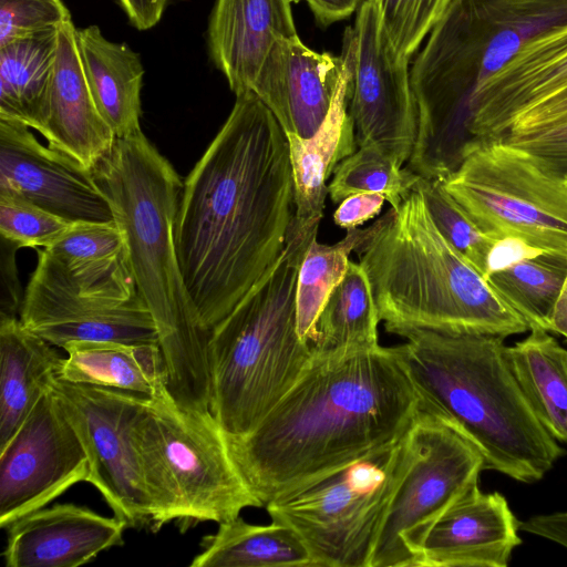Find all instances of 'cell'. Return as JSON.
Wrapping results in <instances>:
<instances>
[{
  "label": "cell",
  "instance_id": "1",
  "mask_svg": "<svg viewBox=\"0 0 567 567\" xmlns=\"http://www.w3.org/2000/svg\"><path fill=\"white\" fill-rule=\"evenodd\" d=\"M292 208L286 133L254 92L238 94L184 181L176 215L177 259L203 329L210 332L277 259Z\"/></svg>",
  "mask_w": 567,
  "mask_h": 567
},
{
  "label": "cell",
  "instance_id": "2",
  "mask_svg": "<svg viewBox=\"0 0 567 567\" xmlns=\"http://www.w3.org/2000/svg\"><path fill=\"white\" fill-rule=\"evenodd\" d=\"M423 399L396 347L319 352L248 434L227 436L251 491L270 501L401 439Z\"/></svg>",
  "mask_w": 567,
  "mask_h": 567
},
{
  "label": "cell",
  "instance_id": "3",
  "mask_svg": "<svg viewBox=\"0 0 567 567\" xmlns=\"http://www.w3.org/2000/svg\"><path fill=\"white\" fill-rule=\"evenodd\" d=\"M92 173L124 234L138 292L153 316L167 390L185 409L210 410L209 332L198 321L175 246L184 182L142 131L116 138Z\"/></svg>",
  "mask_w": 567,
  "mask_h": 567
},
{
  "label": "cell",
  "instance_id": "4",
  "mask_svg": "<svg viewBox=\"0 0 567 567\" xmlns=\"http://www.w3.org/2000/svg\"><path fill=\"white\" fill-rule=\"evenodd\" d=\"M357 249L390 333L427 329L506 338L529 326L501 290L439 230L413 187Z\"/></svg>",
  "mask_w": 567,
  "mask_h": 567
},
{
  "label": "cell",
  "instance_id": "5",
  "mask_svg": "<svg viewBox=\"0 0 567 567\" xmlns=\"http://www.w3.org/2000/svg\"><path fill=\"white\" fill-rule=\"evenodd\" d=\"M398 346L421 396L480 450L484 470L534 483L565 450L537 419L509 365L504 338L404 329Z\"/></svg>",
  "mask_w": 567,
  "mask_h": 567
},
{
  "label": "cell",
  "instance_id": "6",
  "mask_svg": "<svg viewBox=\"0 0 567 567\" xmlns=\"http://www.w3.org/2000/svg\"><path fill=\"white\" fill-rule=\"evenodd\" d=\"M567 24V0H451L410 71L417 133L408 168L445 172L466 143L471 100L530 40Z\"/></svg>",
  "mask_w": 567,
  "mask_h": 567
},
{
  "label": "cell",
  "instance_id": "7",
  "mask_svg": "<svg viewBox=\"0 0 567 567\" xmlns=\"http://www.w3.org/2000/svg\"><path fill=\"white\" fill-rule=\"evenodd\" d=\"M319 224L292 217L277 259L209 332L210 411L227 436L250 433L311 359L298 332L297 284Z\"/></svg>",
  "mask_w": 567,
  "mask_h": 567
},
{
  "label": "cell",
  "instance_id": "8",
  "mask_svg": "<svg viewBox=\"0 0 567 567\" xmlns=\"http://www.w3.org/2000/svg\"><path fill=\"white\" fill-rule=\"evenodd\" d=\"M411 461L399 440L313 478L265 505L291 527L315 567H369L394 492Z\"/></svg>",
  "mask_w": 567,
  "mask_h": 567
},
{
  "label": "cell",
  "instance_id": "9",
  "mask_svg": "<svg viewBox=\"0 0 567 567\" xmlns=\"http://www.w3.org/2000/svg\"><path fill=\"white\" fill-rule=\"evenodd\" d=\"M440 181L486 236L567 258V177L544 158L504 138L471 140Z\"/></svg>",
  "mask_w": 567,
  "mask_h": 567
},
{
  "label": "cell",
  "instance_id": "10",
  "mask_svg": "<svg viewBox=\"0 0 567 567\" xmlns=\"http://www.w3.org/2000/svg\"><path fill=\"white\" fill-rule=\"evenodd\" d=\"M408 437L411 461L390 503L369 567H419L432 525L478 484L484 471L480 450L424 399Z\"/></svg>",
  "mask_w": 567,
  "mask_h": 567
},
{
  "label": "cell",
  "instance_id": "11",
  "mask_svg": "<svg viewBox=\"0 0 567 567\" xmlns=\"http://www.w3.org/2000/svg\"><path fill=\"white\" fill-rule=\"evenodd\" d=\"M21 322L64 348L72 341L156 343L158 333L130 261L101 276L69 274L44 248L24 290Z\"/></svg>",
  "mask_w": 567,
  "mask_h": 567
},
{
  "label": "cell",
  "instance_id": "12",
  "mask_svg": "<svg viewBox=\"0 0 567 567\" xmlns=\"http://www.w3.org/2000/svg\"><path fill=\"white\" fill-rule=\"evenodd\" d=\"M145 416L183 505L182 532L223 523L262 507L235 462L227 436L210 410L181 406L163 380L147 396Z\"/></svg>",
  "mask_w": 567,
  "mask_h": 567
},
{
  "label": "cell",
  "instance_id": "13",
  "mask_svg": "<svg viewBox=\"0 0 567 567\" xmlns=\"http://www.w3.org/2000/svg\"><path fill=\"white\" fill-rule=\"evenodd\" d=\"M86 450V480L127 527L153 528L135 423L147 395L55 377L50 383Z\"/></svg>",
  "mask_w": 567,
  "mask_h": 567
},
{
  "label": "cell",
  "instance_id": "14",
  "mask_svg": "<svg viewBox=\"0 0 567 567\" xmlns=\"http://www.w3.org/2000/svg\"><path fill=\"white\" fill-rule=\"evenodd\" d=\"M341 55L350 72L349 113L358 147L374 145L399 166L409 161L417 133V110L409 60L389 39L379 0H364L347 28Z\"/></svg>",
  "mask_w": 567,
  "mask_h": 567
},
{
  "label": "cell",
  "instance_id": "15",
  "mask_svg": "<svg viewBox=\"0 0 567 567\" xmlns=\"http://www.w3.org/2000/svg\"><path fill=\"white\" fill-rule=\"evenodd\" d=\"M89 474L83 442L49 386L0 450V527L45 507Z\"/></svg>",
  "mask_w": 567,
  "mask_h": 567
},
{
  "label": "cell",
  "instance_id": "16",
  "mask_svg": "<svg viewBox=\"0 0 567 567\" xmlns=\"http://www.w3.org/2000/svg\"><path fill=\"white\" fill-rule=\"evenodd\" d=\"M29 128L0 118V189L14 192L71 223L114 220L93 173L42 145Z\"/></svg>",
  "mask_w": 567,
  "mask_h": 567
},
{
  "label": "cell",
  "instance_id": "17",
  "mask_svg": "<svg viewBox=\"0 0 567 567\" xmlns=\"http://www.w3.org/2000/svg\"><path fill=\"white\" fill-rule=\"evenodd\" d=\"M567 90V24L530 40L473 95L464 126L467 142L498 138L529 106Z\"/></svg>",
  "mask_w": 567,
  "mask_h": 567
},
{
  "label": "cell",
  "instance_id": "18",
  "mask_svg": "<svg viewBox=\"0 0 567 567\" xmlns=\"http://www.w3.org/2000/svg\"><path fill=\"white\" fill-rule=\"evenodd\" d=\"M347 71L346 59L306 47L298 35L276 41L252 91L286 134L309 138L326 120Z\"/></svg>",
  "mask_w": 567,
  "mask_h": 567
},
{
  "label": "cell",
  "instance_id": "19",
  "mask_svg": "<svg viewBox=\"0 0 567 567\" xmlns=\"http://www.w3.org/2000/svg\"><path fill=\"white\" fill-rule=\"evenodd\" d=\"M519 520L498 492L478 484L457 497L427 532L419 567H506L522 543Z\"/></svg>",
  "mask_w": 567,
  "mask_h": 567
},
{
  "label": "cell",
  "instance_id": "20",
  "mask_svg": "<svg viewBox=\"0 0 567 567\" xmlns=\"http://www.w3.org/2000/svg\"><path fill=\"white\" fill-rule=\"evenodd\" d=\"M127 525L75 504L29 513L6 529L8 567H78L124 543Z\"/></svg>",
  "mask_w": 567,
  "mask_h": 567
},
{
  "label": "cell",
  "instance_id": "21",
  "mask_svg": "<svg viewBox=\"0 0 567 567\" xmlns=\"http://www.w3.org/2000/svg\"><path fill=\"white\" fill-rule=\"evenodd\" d=\"M38 132L50 147L91 172L116 141L90 92L72 20L58 31L56 59Z\"/></svg>",
  "mask_w": 567,
  "mask_h": 567
},
{
  "label": "cell",
  "instance_id": "22",
  "mask_svg": "<svg viewBox=\"0 0 567 567\" xmlns=\"http://www.w3.org/2000/svg\"><path fill=\"white\" fill-rule=\"evenodd\" d=\"M290 0H216L208 48L233 92H251L278 39L298 35Z\"/></svg>",
  "mask_w": 567,
  "mask_h": 567
},
{
  "label": "cell",
  "instance_id": "23",
  "mask_svg": "<svg viewBox=\"0 0 567 567\" xmlns=\"http://www.w3.org/2000/svg\"><path fill=\"white\" fill-rule=\"evenodd\" d=\"M349 97L350 72L347 64L332 106L315 135L302 138L286 134L293 178V217L301 224L321 221L328 195L326 182L337 165L357 151Z\"/></svg>",
  "mask_w": 567,
  "mask_h": 567
},
{
  "label": "cell",
  "instance_id": "24",
  "mask_svg": "<svg viewBox=\"0 0 567 567\" xmlns=\"http://www.w3.org/2000/svg\"><path fill=\"white\" fill-rule=\"evenodd\" d=\"M16 316L0 319V450L24 422L64 358Z\"/></svg>",
  "mask_w": 567,
  "mask_h": 567
},
{
  "label": "cell",
  "instance_id": "25",
  "mask_svg": "<svg viewBox=\"0 0 567 567\" xmlns=\"http://www.w3.org/2000/svg\"><path fill=\"white\" fill-rule=\"evenodd\" d=\"M76 43L92 97L115 137L141 132L140 56L126 44L107 40L96 25L76 29Z\"/></svg>",
  "mask_w": 567,
  "mask_h": 567
},
{
  "label": "cell",
  "instance_id": "26",
  "mask_svg": "<svg viewBox=\"0 0 567 567\" xmlns=\"http://www.w3.org/2000/svg\"><path fill=\"white\" fill-rule=\"evenodd\" d=\"M59 378L72 383L152 395L165 380V364L156 343L81 340L68 343Z\"/></svg>",
  "mask_w": 567,
  "mask_h": 567
},
{
  "label": "cell",
  "instance_id": "27",
  "mask_svg": "<svg viewBox=\"0 0 567 567\" xmlns=\"http://www.w3.org/2000/svg\"><path fill=\"white\" fill-rule=\"evenodd\" d=\"M200 547L190 567H315L299 535L276 520L255 525L239 515L219 523Z\"/></svg>",
  "mask_w": 567,
  "mask_h": 567
},
{
  "label": "cell",
  "instance_id": "28",
  "mask_svg": "<svg viewBox=\"0 0 567 567\" xmlns=\"http://www.w3.org/2000/svg\"><path fill=\"white\" fill-rule=\"evenodd\" d=\"M548 332L532 328L506 347V354L537 419L555 440L567 443V350Z\"/></svg>",
  "mask_w": 567,
  "mask_h": 567
},
{
  "label": "cell",
  "instance_id": "29",
  "mask_svg": "<svg viewBox=\"0 0 567 567\" xmlns=\"http://www.w3.org/2000/svg\"><path fill=\"white\" fill-rule=\"evenodd\" d=\"M59 29L0 47V118L38 131L52 81Z\"/></svg>",
  "mask_w": 567,
  "mask_h": 567
},
{
  "label": "cell",
  "instance_id": "30",
  "mask_svg": "<svg viewBox=\"0 0 567 567\" xmlns=\"http://www.w3.org/2000/svg\"><path fill=\"white\" fill-rule=\"evenodd\" d=\"M380 321L368 276L360 264L350 260L346 276L318 318L312 349L331 352L375 348L380 346Z\"/></svg>",
  "mask_w": 567,
  "mask_h": 567
},
{
  "label": "cell",
  "instance_id": "31",
  "mask_svg": "<svg viewBox=\"0 0 567 567\" xmlns=\"http://www.w3.org/2000/svg\"><path fill=\"white\" fill-rule=\"evenodd\" d=\"M373 226L347 229L343 239L324 245L315 238L300 267L297 284V323L300 338L311 346L317 336V321L336 287L342 281L351 251L359 249Z\"/></svg>",
  "mask_w": 567,
  "mask_h": 567
},
{
  "label": "cell",
  "instance_id": "32",
  "mask_svg": "<svg viewBox=\"0 0 567 567\" xmlns=\"http://www.w3.org/2000/svg\"><path fill=\"white\" fill-rule=\"evenodd\" d=\"M567 274V258L543 254L488 278L532 328L551 329V313Z\"/></svg>",
  "mask_w": 567,
  "mask_h": 567
},
{
  "label": "cell",
  "instance_id": "33",
  "mask_svg": "<svg viewBox=\"0 0 567 567\" xmlns=\"http://www.w3.org/2000/svg\"><path fill=\"white\" fill-rule=\"evenodd\" d=\"M421 176L402 168L374 145L360 146L333 171L328 195L334 204L357 193H380L398 208Z\"/></svg>",
  "mask_w": 567,
  "mask_h": 567
},
{
  "label": "cell",
  "instance_id": "34",
  "mask_svg": "<svg viewBox=\"0 0 567 567\" xmlns=\"http://www.w3.org/2000/svg\"><path fill=\"white\" fill-rule=\"evenodd\" d=\"M44 249L75 277L107 274L128 260L125 237L115 220L73 223Z\"/></svg>",
  "mask_w": 567,
  "mask_h": 567
},
{
  "label": "cell",
  "instance_id": "35",
  "mask_svg": "<svg viewBox=\"0 0 567 567\" xmlns=\"http://www.w3.org/2000/svg\"><path fill=\"white\" fill-rule=\"evenodd\" d=\"M414 187L423 196L442 235L484 274L487 256L495 240L475 226L444 189L440 179L420 177Z\"/></svg>",
  "mask_w": 567,
  "mask_h": 567
},
{
  "label": "cell",
  "instance_id": "36",
  "mask_svg": "<svg viewBox=\"0 0 567 567\" xmlns=\"http://www.w3.org/2000/svg\"><path fill=\"white\" fill-rule=\"evenodd\" d=\"M72 224L14 192L0 189V236L20 248H47Z\"/></svg>",
  "mask_w": 567,
  "mask_h": 567
},
{
  "label": "cell",
  "instance_id": "37",
  "mask_svg": "<svg viewBox=\"0 0 567 567\" xmlns=\"http://www.w3.org/2000/svg\"><path fill=\"white\" fill-rule=\"evenodd\" d=\"M451 0H379L384 30L398 53L410 60Z\"/></svg>",
  "mask_w": 567,
  "mask_h": 567
},
{
  "label": "cell",
  "instance_id": "38",
  "mask_svg": "<svg viewBox=\"0 0 567 567\" xmlns=\"http://www.w3.org/2000/svg\"><path fill=\"white\" fill-rule=\"evenodd\" d=\"M70 20L62 0H0V47L58 30Z\"/></svg>",
  "mask_w": 567,
  "mask_h": 567
},
{
  "label": "cell",
  "instance_id": "39",
  "mask_svg": "<svg viewBox=\"0 0 567 567\" xmlns=\"http://www.w3.org/2000/svg\"><path fill=\"white\" fill-rule=\"evenodd\" d=\"M563 124H567V90L523 111L513 120L504 136L534 133Z\"/></svg>",
  "mask_w": 567,
  "mask_h": 567
},
{
  "label": "cell",
  "instance_id": "40",
  "mask_svg": "<svg viewBox=\"0 0 567 567\" xmlns=\"http://www.w3.org/2000/svg\"><path fill=\"white\" fill-rule=\"evenodd\" d=\"M499 138L527 150L544 158L553 168L564 174L567 173V124Z\"/></svg>",
  "mask_w": 567,
  "mask_h": 567
},
{
  "label": "cell",
  "instance_id": "41",
  "mask_svg": "<svg viewBox=\"0 0 567 567\" xmlns=\"http://www.w3.org/2000/svg\"><path fill=\"white\" fill-rule=\"evenodd\" d=\"M385 202L380 193H357L339 203L333 214V221L344 229L357 228L378 216Z\"/></svg>",
  "mask_w": 567,
  "mask_h": 567
},
{
  "label": "cell",
  "instance_id": "42",
  "mask_svg": "<svg viewBox=\"0 0 567 567\" xmlns=\"http://www.w3.org/2000/svg\"><path fill=\"white\" fill-rule=\"evenodd\" d=\"M543 254H546L543 249L532 246L520 238L497 239L489 249L484 275L488 278L520 261L536 258Z\"/></svg>",
  "mask_w": 567,
  "mask_h": 567
},
{
  "label": "cell",
  "instance_id": "43",
  "mask_svg": "<svg viewBox=\"0 0 567 567\" xmlns=\"http://www.w3.org/2000/svg\"><path fill=\"white\" fill-rule=\"evenodd\" d=\"M19 248L18 245L1 238V313L9 316H16L24 298L16 265V251Z\"/></svg>",
  "mask_w": 567,
  "mask_h": 567
},
{
  "label": "cell",
  "instance_id": "44",
  "mask_svg": "<svg viewBox=\"0 0 567 567\" xmlns=\"http://www.w3.org/2000/svg\"><path fill=\"white\" fill-rule=\"evenodd\" d=\"M519 529L567 548V511L532 516L519 522Z\"/></svg>",
  "mask_w": 567,
  "mask_h": 567
},
{
  "label": "cell",
  "instance_id": "45",
  "mask_svg": "<svg viewBox=\"0 0 567 567\" xmlns=\"http://www.w3.org/2000/svg\"><path fill=\"white\" fill-rule=\"evenodd\" d=\"M118 2L136 29L147 30L161 20L168 0H118Z\"/></svg>",
  "mask_w": 567,
  "mask_h": 567
},
{
  "label": "cell",
  "instance_id": "46",
  "mask_svg": "<svg viewBox=\"0 0 567 567\" xmlns=\"http://www.w3.org/2000/svg\"><path fill=\"white\" fill-rule=\"evenodd\" d=\"M317 21L327 27L346 19L353 13L364 0H306Z\"/></svg>",
  "mask_w": 567,
  "mask_h": 567
},
{
  "label": "cell",
  "instance_id": "47",
  "mask_svg": "<svg viewBox=\"0 0 567 567\" xmlns=\"http://www.w3.org/2000/svg\"><path fill=\"white\" fill-rule=\"evenodd\" d=\"M550 331L567 339V274L554 306Z\"/></svg>",
  "mask_w": 567,
  "mask_h": 567
},
{
  "label": "cell",
  "instance_id": "48",
  "mask_svg": "<svg viewBox=\"0 0 567 567\" xmlns=\"http://www.w3.org/2000/svg\"><path fill=\"white\" fill-rule=\"evenodd\" d=\"M290 1H291V2H299V1H301V0H290Z\"/></svg>",
  "mask_w": 567,
  "mask_h": 567
},
{
  "label": "cell",
  "instance_id": "49",
  "mask_svg": "<svg viewBox=\"0 0 567 567\" xmlns=\"http://www.w3.org/2000/svg\"><path fill=\"white\" fill-rule=\"evenodd\" d=\"M566 177H567V173H565Z\"/></svg>",
  "mask_w": 567,
  "mask_h": 567
}]
</instances>
